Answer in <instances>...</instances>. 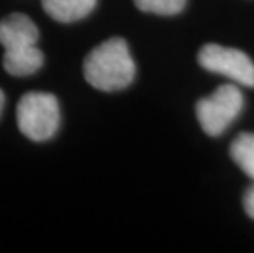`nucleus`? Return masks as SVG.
I'll return each instance as SVG.
<instances>
[{
	"label": "nucleus",
	"instance_id": "9d476101",
	"mask_svg": "<svg viewBox=\"0 0 254 253\" xmlns=\"http://www.w3.org/2000/svg\"><path fill=\"white\" fill-rule=\"evenodd\" d=\"M3 105H5V94H3V90L0 89V115H2Z\"/></svg>",
	"mask_w": 254,
	"mask_h": 253
},
{
	"label": "nucleus",
	"instance_id": "6e6552de",
	"mask_svg": "<svg viewBox=\"0 0 254 253\" xmlns=\"http://www.w3.org/2000/svg\"><path fill=\"white\" fill-rule=\"evenodd\" d=\"M133 2L141 12L171 17L186 8L187 0H133Z\"/></svg>",
	"mask_w": 254,
	"mask_h": 253
},
{
	"label": "nucleus",
	"instance_id": "7ed1b4c3",
	"mask_svg": "<svg viewBox=\"0 0 254 253\" xmlns=\"http://www.w3.org/2000/svg\"><path fill=\"white\" fill-rule=\"evenodd\" d=\"M59 120V102L50 92H28L17 105V125L33 142H46L55 137Z\"/></svg>",
	"mask_w": 254,
	"mask_h": 253
},
{
	"label": "nucleus",
	"instance_id": "f03ea898",
	"mask_svg": "<svg viewBox=\"0 0 254 253\" xmlns=\"http://www.w3.org/2000/svg\"><path fill=\"white\" fill-rule=\"evenodd\" d=\"M35 21L25 13H10L0 20V45L3 46V68L12 76H31L45 63L43 51L38 48Z\"/></svg>",
	"mask_w": 254,
	"mask_h": 253
},
{
	"label": "nucleus",
	"instance_id": "f257e3e1",
	"mask_svg": "<svg viewBox=\"0 0 254 253\" xmlns=\"http://www.w3.org/2000/svg\"><path fill=\"white\" fill-rule=\"evenodd\" d=\"M136 76V64L128 43L113 36L95 46L84 59V78L92 87L113 92L127 89Z\"/></svg>",
	"mask_w": 254,
	"mask_h": 253
},
{
	"label": "nucleus",
	"instance_id": "1a4fd4ad",
	"mask_svg": "<svg viewBox=\"0 0 254 253\" xmlns=\"http://www.w3.org/2000/svg\"><path fill=\"white\" fill-rule=\"evenodd\" d=\"M243 206H245L248 217H251L254 220V182L248 187L245 196H243Z\"/></svg>",
	"mask_w": 254,
	"mask_h": 253
},
{
	"label": "nucleus",
	"instance_id": "423d86ee",
	"mask_svg": "<svg viewBox=\"0 0 254 253\" xmlns=\"http://www.w3.org/2000/svg\"><path fill=\"white\" fill-rule=\"evenodd\" d=\"M43 10L59 23H74L95 8L97 0H41Z\"/></svg>",
	"mask_w": 254,
	"mask_h": 253
},
{
	"label": "nucleus",
	"instance_id": "20e7f679",
	"mask_svg": "<svg viewBox=\"0 0 254 253\" xmlns=\"http://www.w3.org/2000/svg\"><path fill=\"white\" fill-rule=\"evenodd\" d=\"M243 107L241 89L235 84H223L212 95L197 102L195 114L202 130L210 137H218L236 120Z\"/></svg>",
	"mask_w": 254,
	"mask_h": 253
},
{
	"label": "nucleus",
	"instance_id": "0eeeda50",
	"mask_svg": "<svg viewBox=\"0 0 254 253\" xmlns=\"http://www.w3.org/2000/svg\"><path fill=\"white\" fill-rule=\"evenodd\" d=\"M230 155L235 163L254 181V133H240L230 147Z\"/></svg>",
	"mask_w": 254,
	"mask_h": 253
},
{
	"label": "nucleus",
	"instance_id": "39448f33",
	"mask_svg": "<svg viewBox=\"0 0 254 253\" xmlns=\"http://www.w3.org/2000/svg\"><path fill=\"white\" fill-rule=\"evenodd\" d=\"M197 59L205 71L228 78L245 87H254V63L245 51L212 43L200 48Z\"/></svg>",
	"mask_w": 254,
	"mask_h": 253
}]
</instances>
